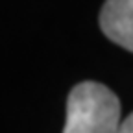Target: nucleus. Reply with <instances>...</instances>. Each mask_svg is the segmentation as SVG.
Returning <instances> with one entry per match:
<instances>
[{"instance_id":"obj_1","label":"nucleus","mask_w":133,"mask_h":133,"mask_svg":"<svg viewBox=\"0 0 133 133\" xmlns=\"http://www.w3.org/2000/svg\"><path fill=\"white\" fill-rule=\"evenodd\" d=\"M120 124V102L109 87L81 81L70 91L63 133H118Z\"/></svg>"},{"instance_id":"obj_2","label":"nucleus","mask_w":133,"mask_h":133,"mask_svg":"<svg viewBox=\"0 0 133 133\" xmlns=\"http://www.w3.org/2000/svg\"><path fill=\"white\" fill-rule=\"evenodd\" d=\"M100 28L109 41L133 52V0H105Z\"/></svg>"},{"instance_id":"obj_3","label":"nucleus","mask_w":133,"mask_h":133,"mask_svg":"<svg viewBox=\"0 0 133 133\" xmlns=\"http://www.w3.org/2000/svg\"><path fill=\"white\" fill-rule=\"evenodd\" d=\"M118 133H133V113L126 116V120H122V124L118 128Z\"/></svg>"}]
</instances>
